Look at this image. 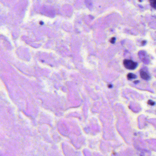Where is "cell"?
<instances>
[{"label": "cell", "instance_id": "obj_3", "mask_svg": "<svg viewBox=\"0 0 156 156\" xmlns=\"http://www.w3.org/2000/svg\"><path fill=\"white\" fill-rule=\"evenodd\" d=\"M151 6L156 9V0H149Z\"/></svg>", "mask_w": 156, "mask_h": 156}, {"label": "cell", "instance_id": "obj_2", "mask_svg": "<svg viewBox=\"0 0 156 156\" xmlns=\"http://www.w3.org/2000/svg\"><path fill=\"white\" fill-rule=\"evenodd\" d=\"M140 74H141V77L143 78V79L145 80H148L149 79V76L148 74L145 71L143 70H141L140 72Z\"/></svg>", "mask_w": 156, "mask_h": 156}, {"label": "cell", "instance_id": "obj_1", "mask_svg": "<svg viewBox=\"0 0 156 156\" xmlns=\"http://www.w3.org/2000/svg\"><path fill=\"white\" fill-rule=\"evenodd\" d=\"M123 64L125 68L130 70L135 69L137 66V63L136 62H134L132 60L129 59H125L124 60Z\"/></svg>", "mask_w": 156, "mask_h": 156}, {"label": "cell", "instance_id": "obj_4", "mask_svg": "<svg viewBox=\"0 0 156 156\" xmlns=\"http://www.w3.org/2000/svg\"><path fill=\"white\" fill-rule=\"evenodd\" d=\"M127 78L129 80H132V79H135L136 78V76L134 74H129L127 76Z\"/></svg>", "mask_w": 156, "mask_h": 156}, {"label": "cell", "instance_id": "obj_6", "mask_svg": "<svg viewBox=\"0 0 156 156\" xmlns=\"http://www.w3.org/2000/svg\"><path fill=\"white\" fill-rule=\"evenodd\" d=\"M43 24H44V23H43V22H40V24L43 25Z\"/></svg>", "mask_w": 156, "mask_h": 156}, {"label": "cell", "instance_id": "obj_5", "mask_svg": "<svg viewBox=\"0 0 156 156\" xmlns=\"http://www.w3.org/2000/svg\"><path fill=\"white\" fill-rule=\"evenodd\" d=\"M115 38L114 37H113V38H112L111 40V43H114V40H115Z\"/></svg>", "mask_w": 156, "mask_h": 156}]
</instances>
